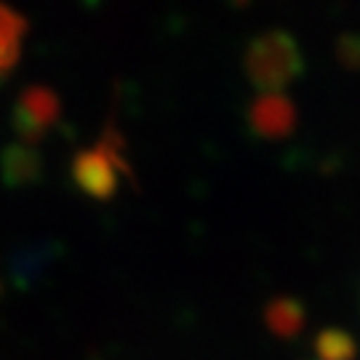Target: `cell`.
<instances>
[{"label": "cell", "mask_w": 360, "mask_h": 360, "mask_svg": "<svg viewBox=\"0 0 360 360\" xmlns=\"http://www.w3.org/2000/svg\"><path fill=\"white\" fill-rule=\"evenodd\" d=\"M22 30H25L22 19L0 6V72H6L13 65L16 51H19V40H22Z\"/></svg>", "instance_id": "cell-1"}]
</instances>
